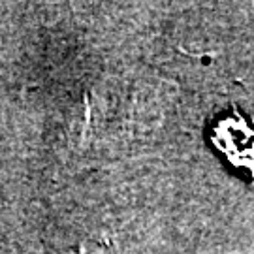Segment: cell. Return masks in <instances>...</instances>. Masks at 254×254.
Wrapping results in <instances>:
<instances>
[{
    "mask_svg": "<svg viewBox=\"0 0 254 254\" xmlns=\"http://www.w3.org/2000/svg\"><path fill=\"white\" fill-rule=\"evenodd\" d=\"M207 136L228 162L254 181V117L232 108L211 121Z\"/></svg>",
    "mask_w": 254,
    "mask_h": 254,
    "instance_id": "cell-1",
    "label": "cell"
}]
</instances>
